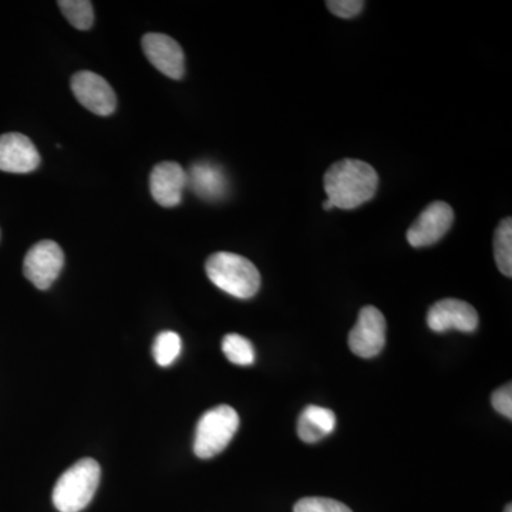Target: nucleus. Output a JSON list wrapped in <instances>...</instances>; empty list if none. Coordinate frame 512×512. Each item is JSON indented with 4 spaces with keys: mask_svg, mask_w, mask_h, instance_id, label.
Wrapping results in <instances>:
<instances>
[{
    "mask_svg": "<svg viewBox=\"0 0 512 512\" xmlns=\"http://www.w3.org/2000/svg\"><path fill=\"white\" fill-rule=\"evenodd\" d=\"M323 184L333 207L355 210L375 197L379 188V175L365 161L346 158L326 171Z\"/></svg>",
    "mask_w": 512,
    "mask_h": 512,
    "instance_id": "nucleus-1",
    "label": "nucleus"
},
{
    "mask_svg": "<svg viewBox=\"0 0 512 512\" xmlns=\"http://www.w3.org/2000/svg\"><path fill=\"white\" fill-rule=\"evenodd\" d=\"M205 271L212 284L238 299L254 298L261 288L258 269L241 255L217 252L208 258Z\"/></svg>",
    "mask_w": 512,
    "mask_h": 512,
    "instance_id": "nucleus-2",
    "label": "nucleus"
},
{
    "mask_svg": "<svg viewBox=\"0 0 512 512\" xmlns=\"http://www.w3.org/2000/svg\"><path fill=\"white\" fill-rule=\"evenodd\" d=\"M101 468L93 458H83L64 471L53 490V504L60 512H80L92 503L100 484Z\"/></svg>",
    "mask_w": 512,
    "mask_h": 512,
    "instance_id": "nucleus-3",
    "label": "nucleus"
},
{
    "mask_svg": "<svg viewBox=\"0 0 512 512\" xmlns=\"http://www.w3.org/2000/svg\"><path fill=\"white\" fill-rule=\"evenodd\" d=\"M239 427L238 413L227 404L208 410L195 430V456L208 460L222 453L234 439Z\"/></svg>",
    "mask_w": 512,
    "mask_h": 512,
    "instance_id": "nucleus-4",
    "label": "nucleus"
},
{
    "mask_svg": "<svg viewBox=\"0 0 512 512\" xmlns=\"http://www.w3.org/2000/svg\"><path fill=\"white\" fill-rule=\"evenodd\" d=\"M64 265L63 249L55 241H40L29 249L23 262V274L40 291H46Z\"/></svg>",
    "mask_w": 512,
    "mask_h": 512,
    "instance_id": "nucleus-5",
    "label": "nucleus"
},
{
    "mask_svg": "<svg viewBox=\"0 0 512 512\" xmlns=\"http://www.w3.org/2000/svg\"><path fill=\"white\" fill-rule=\"evenodd\" d=\"M386 343V319L375 306H365L349 335V348L356 356L372 359Z\"/></svg>",
    "mask_w": 512,
    "mask_h": 512,
    "instance_id": "nucleus-6",
    "label": "nucleus"
},
{
    "mask_svg": "<svg viewBox=\"0 0 512 512\" xmlns=\"http://www.w3.org/2000/svg\"><path fill=\"white\" fill-rule=\"evenodd\" d=\"M453 221V208L447 202H433L413 222L407 231V241L414 248L430 247L450 231Z\"/></svg>",
    "mask_w": 512,
    "mask_h": 512,
    "instance_id": "nucleus-7",
    "label": "nucleus"
},
{
    "mask_svg": "<svg viewBox=\"0 0 512 512\" xmlns=\"http://www.w3.org/2000/svg\"><path fill=\"white\" fill-rule=\"evenodd\" d=\"M72 92L83 107L97 116L107 117L116 111V93L100 74L77 72L72 77Z\"/></svg>",
    "mask_w": 512,
    "mask_h": 512,
    "instance_id": "nucleus-8",
    "label": "nucleus"
},
{
    "mask_svg": "<svg viewBox=\"0 0 512 512\" xmlns=\"http://www.w3.org/2000/svg\"><path fill=\"white\" fill-rule=\"evenodd\" d=\"M478 322L480 319L476 309L460 299H443L434 303L427 313V325L437 333L451 329L471 333L478 328Z\"/></svg>",
    "mask_w": 512,
    "mask_h": 512,
    "instance_id": "nucleus-9",
    "label": "nucleus"
},
{
    "mask_svg": "<svg viewBox=\"0 0 512 512\" xmlns=\"http://www.w3.org/2000/svg\"><path fill=\"white\" fill-rule=\"evenodd\" d=\"M148 62L170 77V79H183L185 73V56L183 49L173 37L163 33H147L141 40Z\"/></svg>",
    "mask_w": 512,
    "mask_h": 512,
    "instance_id": "nucleus-10",
    "label": "nucleus"
},
{
    "mask_svg": "<svg viewBox=\"0 0 512 512\" xmlns=\"http://www.w3.org/2000/svg\"><path fill=\"white\" fill-rule=\"evenodd\" d=\"M40 165L39 151L29 137L19 133L0 136V171L28 174Z\"/></svg>",
    "mask_w": 512,
    "mask_h": 512,
    "instance_id": "nucleus-11",
    "label": "nucleus"
},
{
    "mask_svg": "<svg viewBox=\"0 0 512 512\" xmlns=\"http://www.w3.org/2000/svg\"><path fill=\"white\" fill-rule=\"evenodd\" d=\"M187 188V171L180 164L165 161L150 174V191L154 200L165 208L177 207Z\"/></svg>",
    "mask_w": 512,
    "mask_h": 512,
    "instance_id": "nucleus-12",
    "label": "nucleus"
},
{
    "mask_svg": "<svg viewBox=\"0 0 512 512\" xmlns=\"http://www.w3.org/2000/svg\"><path fill=\"white\" fill-rule=\"evenodd\" d=\"M187 187L204 201H221L227 197L229 184L220 165L210 161L195 163L187 173Z\"/></svg>",
    "mask_w": 512,
    "mask_h": 512,
    "instance_id": "nucleus-13",
    "label": "nucleus"
},
{
    "mask_svg": "<svg viewBox=\"0 0 512 512\" xmlns=\"http://www.w3.org/2000/svg\"><path fill=\"white\" fill-rule=\"evenodd\" d=\"M336 429V414L320 406H308L298 420V436L305 443H318Z\"/></svg>",
    "mask_w": 512,
    "mask_h": 512,
    "instance_id": "nucleus-14",
    "label": "nucleus"
},
{
    "mask_svg": "<svg viewBox=\"0 0 512 512\" xmlns=\"http://www.w3.org/2000/svg\"><path fill=\"white\" fill-rule=\"evenodd\" d=\"M494 258L501 274L512 276V220L505 218L494 234Z\"/></svg>",
    "mask_w": 512,
    "mask_h": 512,
    "instance_id": "nucleus-15",
    "label": "nucleus"
},
{
    "mask_svg": "<svg viewBox=\"0 0 512 512\" xmlns=\"http://www.w3.org/2000/svg\"><path fill=\"white\" fill-rule=\"evenodd\" d=\"M222 352L229 362L238 366H251L255 362V349L244 336L231 333L222 340Z\"/></svg>",
    "mask_w": 512,
    "mask_h": 512,
    "instance_id": "nucleus-16",
    "label": "nucleus"
},
{
    "mask_svg": "<svg viewBox=\"0 0 512 512\" xmlns=\"http://www.w3.org/2000/svg\"><path fill=\"white\" fill-rule=\"evenodd\" d=\"M59 8L77 30H89L94 23V10L89 0H62Z\"/></svg>",
    "mask_w": 512,
    "mask_h": 512,
    "instance_id": "nucleus-17",
    "label": "nucleus"
},
{
    "mask_svg": "<svg viewBox=\"0 0 512 512\" xmlns=\"http://www.w3.org/2000/svg\"><path fill=\"white\" fill-rule=\"evenodd\" d=\"M180 353L181 338L177 333L167 330L157 336L153 346V355L158 365L163 367L173 365Z\"/></svg>",
    "mask_w": 512,
    "mask_h": 512,
    "instance_id": "nucleus-18",
    "label": "nucleus"
},
{
    "mask_svg": "<svg viewBox=\"0 0 512 512\" xmlns=\"http://www.w3.org/2000/svg\"><path fill=\"white\" fill-rule=\"evenodd\" d=\"M293 512H353L348 505L332 498L306 497L299 500Z\"/></svg>",
    "mask_w": 512,
    "mask_h": 512,
    "instance_id": "nucleus-19",
    "label": "nucleus"
},
{
    "mask_svg": "<svg viewBox=\"0 0 512 512\" xmlns=\"http://www.w3.org/2000/svg\"><path fill=\"white\" fill-rule=\"evenodd\" d=\"M330 12L342 19H352L359 15L365 6L362 0H329L326 2Z\"/></svg>",
    "mask_w": 512,
    "mask_h": 512,
    "instance_id": "nucleus-20",
    "label": "nucleus"
},
{
    "mask_svg": "<svg viewBox=\"0 0 512 512\" xmlns=\"http://www.w3.org/2000/svg\"><path fill=\"white\" fill-rule=\"evenodd\" d=\"M491 403H493L494 410L498 413L503 414L507 419H512V386L511 383L505 384L500 387L497 392L493 393L491 397Z\"/></svg>",
    "mask_w": 512,
    "mask_h": 512,
    "instance_id": "nucleus-21",
    "label": "nucleus"
},
{
    "mask_svg": "<svg viewBox=\"0 0 512 512\" xmlns=\"http://www.w3.org/2000/svg\"><path fill=\"white\" fill-rule=\"evenodd\" d=\"M323 208H325L326 211H330V210H332V208H335V207H333L332 202H330L329 200H326L325 202H323Z\"/></svg>",
    "mask_w": 512,
    "mask_h": 512,
    "instance_id": "nucleus-22",
    "label": "nucleus"
},
{
    "mask_svg": "<svg viewBox=\"0 0 512 512\" xmlns=\"http://www.w3.org/2000/svg\"><path fill=\"white\" fill-rule=\"evenodd\" d=\"M504 512H512V505L508 504L507 507H505V511Z\"/></svg>",
    "mask_w": 512,
    "mask_h": 512,
    "instance_id": "nucleus-23",
    "label": "nucleus"
}]
</instances>
